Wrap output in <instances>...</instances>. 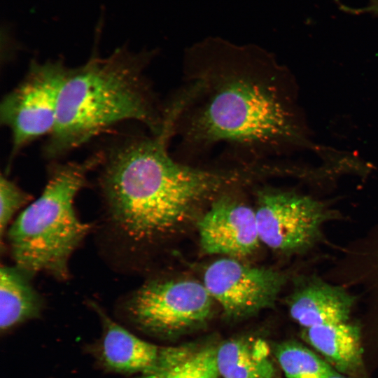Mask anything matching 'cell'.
I'll use <instances>...</instances> for the list:
<instances>
[{
    "label": "cell",
    "mask_w": 378,
    "mask_h": 378,
    "mask_svg": "<svg viewBox=\"0 0 378 378\" xmlns=\"http://www.w3.org/2000/svg\"><path fill=\"white\" fill-rule=\"evenodd\" d=\"M356 300L343 286L312 275L298 278L288 306L290 317L304 329L349 321Z\"/></svg>",
    "instance_id": "cell-10"
},
{
    "label": "cell",
    "mask_w": 378,
    "mask_h": 378,
    "mask_svg": "<svg viewBox=\"0 0 378 378\" xmlns=\"http://www.w3.org/2000/svg\"><path fill=\"white\" fill-rule=\"evenodd\" d=\"M303 337L337 372L351 377L363 373L360 328L350 321L322 325L302 331Z\"/></svg>",
    "instance_id": "cell-11"
},
{
    "label": "cell",
    "mask_w": 378,
    "mask_h": 378,
    "mask_svg": "<svg viewBox=\"0 0 378 378\" xmlns=\"http://www.w3.org/2000/svg\"><path fill=\"white\" fill-rule=\"evenodd\" d=\"M216 351L210 346L160 349L155 364L140 378H218Z\"/></svg>",
    "instance_id": "cell-15"
},
{
    "label": "cell",
    "mask_w": 378,
    "mask_h": 378,
    "mask_svg": "<svg viewBox=\"0 0 378 378\" xmlns=\"http://www.w3.org/2000/svg\"><path fill=\"white\" fill-rule=\"evenodd\" d=\"M98 152L80 162L50 167L41 195L29 203L6 234L14 265L31 276L46 273L59 281L69 277V262L92 229L78 216L74 201L89 173L102 163Z\"/></svg>",
    "instance_id": "cell-4"
},
{
    "label": "cell",
    "mask_w": 378,
    "mask_h": 378,
    "mask_svg": "<svg viewBox=\"0 0 378 378\" xmlns=\"http://www.w3.org/2000/svg\"><path fill=\"white\" fill-rule=\"evenodd\" d=\"M345 13L354 15H378V0H369L363 6H350L342 4L340 7Z\"/></svg>",
    "instance_id": "cell-19"
},
{
    "label": "cell",
    "mask_w": 378,
    "mask_h": 378,
    "mask_svg": "<svg viewBox=\"0 0 378 378\" xmlns=\"http://www.w3.org/2000/svg\"><path fill=\"white\" fill-rule=\"evenodd\" d=\"M286 281L273 268L223 257L206 268L202 283L226 315L241 318L273 306Z\"/></svg>",
    "instance_id": "cell-8"
},
{
    "label": "cell",
    "mask_w": 378,
    "mask_h": 378,
    "mask_svg": "<svg viewBox=\"0 0 378 378\" xmlns=\"http://www.w3.org/2000/svg\"><path fill=\"white\" fill-rule=\"evenodd\" d=\"M212 298L203 283L192 279H155L143 284L125 299L124 308L139 328L170 333L205 321Z\"/></svg>",
    "instance_id": "cell-7"
},
{
    "label": "cell",
    "mask_w": 378,
    "mask_h": 378,
    "mask_svg": "<svg viewBox=\"0 0 378 378\" xmlns=\"http://www.w3.org/2000/svg\"><path fill=\"white\" fill-rule=\"evenodd\" d=\"M151 55L118 48L108 57L94 56L68 69L45 156L61 157L124 121H137L150 134H159L164 106L145 74Z\"/></svg>",
    "instance_id": "cell-3"
},
{
    "label": "cell",
    "mask_w": 378,
    "mask_h": 378,
    "mask_svg": "<svg viewBox=\"0 0 378 378\" xmlns=\"http://www.w3.org/2000/svg\"><path fill=\"white\" fill-rule=\"evenodd\" d=\"M275 355L287 378H326L336 371L325 359L298 342L281 344Z\"/></svg>",
    "instance_id": "cell-16"
},
{
    "label": "cell",
    "mask_w": 378,
    "mask_h": 378,
    "mask_svg": "<svg viewBox=\"0 0 378 378\" xmlns=\"http://www.w3.org/2000/svg\"><path fill=\"white\" fill-rule=\"evenodd\" d=\"M178 113L167 108L161 132L131 138L105 153L99 187L104 234L129 262L183 224L205 199L253 176L241 162L196 167L169 151Z\"/></svg>",
    "instance_id": "cell-2"
},
{
    "label": "cell",
    "mask_w": 378,
    "mask_h": 378,
    "mask_svg": "<svg viewBox=\"0 0 378 378\" xmlns=\"http://www.w3.org/2000/svg\"><path fill=\"white\" fill-rule=\"evenodd\" d=\"M326 378H353V377H349L347 375H345L337 371H335L334 372L330 374L329 376H328Z\"/></svg>",
    "instance_id": "cell-20"
},
{
    "label": "cell",
    "mask_w": 378,
    "mask_h": 378,
    "mask_svg": "<svg viewBox=\"0 0 378 378\" xmlns=\"http://www.w3.org/2000/svg\"><path fill=\"white\" fill-rule=\"evenodd\" d=\"M255 211L260 241L286 255L312 248L322 238L325 223L338 217L323 201L280 190L260 192Z\"/></svg>",
    "instance_id": "cell-6"
},
{
    "label": "cell",
    "mask_w": 378,
    "mask_h": 378,
    "mask_svg": "<svg viewBox=\"0 0 378 378\" xmlns=\"http://www.w3.org/2000/svg\"><path fill=\"white\" fill-rule=\"evenodd\" d=\"M32 276L15 265L0 270V328L6 330L40 316L44 300L31 283Z\"/></svg>",
    "instance_id": "cell-13"
},
{
    "label": "cell",
    "mask_w": 378,
    "mask_h": 378,
    "mask_svg": "<svg viewBox=\"0 0 378 378\" xmlns=\"http://www.w3.org/2000/svg\"><path fill=\"white\" fill-rule=\"evenodd\" d=\"M197 229L201 249L206 254L240 258L252 254L261 243L255 209L229 197L213 202Z\"/></svg>",
    "instance_id": "cell-9"
},
{
    "label": "cell",
    "mask_w": 378,
    "mask_h": 378,
    "mask_svg": "<svg viewBox=\"0 0 378 378\" xmlns=\"http://www.w3.org/2000/svg\"><path fill=\"white\" fill-rule=\"evenodd\" d=\"M373 242L364 249V279L368 288L378 293V238Z\"/></svg>",
    "instance_id": "cell-18"
},
{
    "label": "cell",
    "mask_w": 378,
    "mask_h": 378,
    "mask_svg": "<svg viewBox=\"0 0 378 378\" xmlns=\"http://www.w3.org/2000/svg\"><path fill=\"white\" fill-rule=\"evenodd\" d=\"M67 71L61 60L33 61L22 80L3 98L0 120L11 133L12 157L28 144L52 132Z\"/></svg>",
    "instance_id": "cell-5"
},
{
    "label": "cell",
    "mask_w": 378,
    "mask_h": 378,
    "mask_svg": "<svg viewBox=\"0 0 378 378\" xmlns=\"http://www.w3.org/2000/svg\"><path fill=\"white\" fill-rule=\"evenodd\" d=\"M268 344L262 340L241 337L221 344L216 351L223 378H274L275 370Z\"/></svg>",
    "instance_id": "cell-14"
},
{
    "label": "cell",
    "mask_w": 378,
    "mask_h": 378,
    "mask_svg": "<svg viewBox=\"0 0 378 378\" xmlns=\"http://www.w3.org/2000/svg\"><path fill=\"white\" fill-rule=\"evenodd\" d=\"M183 71L188 94L174 137L183 153L225 144L243 158L262 160L298 143L290 80L263 48L209 36L185 50Z\"/></svg>",
    "instance_id": "cell-1"
},
{
    "label": "cell",
    "mask_w": 378,
    "mask_h": 378,
    "mask_svg": "<svg viewBox=\"0 0 378 378\" xmlns=\"http://www.w3.org/2000/svg\"><path fill=\"white\" fill-rule=\"evenodd\" d=\"M89 304L103 322L102 358L108 368L118 372L143 373L155 364L160 351L158 346L115 323L95 302Z\"/></svg>",
    "instance_id": "cell-12"
},
{
    "label": "cell",
    "mask_w": 378,
    "mask_h": 378,
    "mask_svg": "<svg viewBox=\"0 0 378 378\" xmlns=\"http://www.w3.org/2000/svg\"><path fill=\"white\" fill-rule=\"evenodd\" d=\"M31 196L17 186L7 176L0 178V234L1 246L4 233L7 232L11 220L20 209L29 204Z\"/></svg>",
    "instance_id": "cell-17"
}]
</instances>
